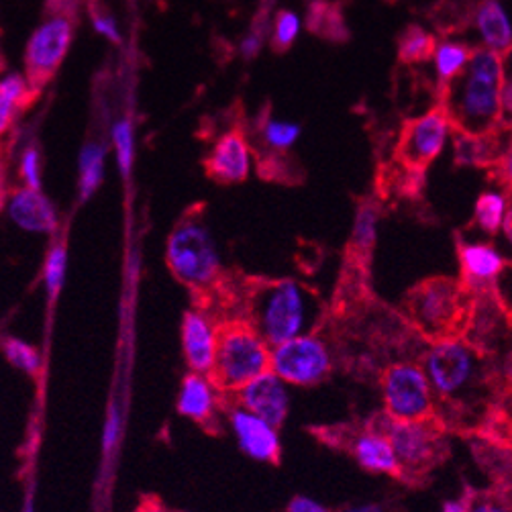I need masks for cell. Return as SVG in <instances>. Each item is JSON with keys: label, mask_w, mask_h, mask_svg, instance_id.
<instances>
[{"label": "cell", "mask_w": 512, "mask_h": 512, "mask_svg": "<svg viewBox=\"0 0 512 512\" xmlns=\"http://www.w3.org/2000/svg\"><path fill=\"white\" fill-rule=\"evenodd\" d=\"M423 368L435 396L453 415L474 417V431L480 429L508 382L504 364L494 362V353L482 351L466 339L433 343L425 353Z\"/></svg>", "instance_id": "1"}, {"label": "cell", "mask_w": 512, "mask_h": 512, "mask_svg": "<svg viewBox=\"0 0 512 512\" xmlns=\"http://www.w3.org/2000/svg\"><path fill=\"white\" fill-rule=\"evenodd\" d=\"M504 82L502 56L486 47H474L464 74L441 86V107L447 111L453 131L484 135L500 129Z\"/></svg>", "instance_id": "2"}, {"label": "cell", "mask_w": 512, "mask_h": 512, "mask_svg": "<svg viewBox=\"0 0 512 512\" xmlns=\"http://www.w3.org/2000/svg\"><path fill=\"white\" fill-rule=\"evenodd\" d=\"M408 317L433 343L466 339L474 313L476 294L453 278H429L417 284L406 296Z\"/></svg>", "instance_id": "3"}, {"label": "cell", "mask_w": 512, "mask_h": 512, "mask_svg": "<svg viewBox=\"0 0 512 512\" xmlns=\"http://www.w3.org/2000/svg\"><path fill=\"white\" fill-rule=\"evenodd\" d=\"M319 321V300L296 280H276L258 286L251 296V327L272 347L311 335Z\"/></svg>", "instance_id": "4"}, {"label": "cell", "mask_w": 512, "mask_h": 512, "mask_svg": "<svg viewBox=\"0 0 512 512\" xmlns=\"http://www.w3.org/2000/svg\"><path fill=\"white\" fill-rule=\"evenodd\" d=\"M272 345L249 323L221 327L215 368V384L229 392L243 390L249 382L272 370Z\"/></svg>", "instance_id": "5"}, {"label": "cell", "mask_w": 512, "mask_h": 512, "mask_svg": "<svg viewBox=\"0 0 512 512\" xmlns=\"http://www.w3.org/2000/svg\"><path fill=\"white\" fill-rule=\"evenodd\" d=\"M168 264L174 276L190 288H209L221 274V260L211 231L198 219L184 221L168 241Z\"/></svg>", "instance_id": "6"}, {"label": "cell", "mask_w": 512, "mask_h": 512, "mask_svg": "<svg viewBox=\"0 0 512 512\" xmlns=\"http://www.w3.org/2000/svg\"><path fill=\"white\" fill-rule=\"evenodd\" d=\"M382 398L386 415L394 421L435 419V392L423 366L398 362L382 374Z\"/></svg>", "instance_id": "7"}, {"label": "cell", "mask_w": 512, "mask_h": 512, "mask_svg": "<svg viewBox=\"0 0 512 512\" xmlns=\"http://www.w3.org/2000/svg\"><path fill=\"white\" fill-rule=\"evenodd\" d=\"M382 431L396 451L402 472L413 476H421L435 468L447 453L443 429L437 425V419L394 421L386 415Z\"/></svg>", "instance_id": "8"}, {"label": "cell", "mask_w": 512, "mask_h": 512, "mask_svg": "<svg viewBox=\"0 0 512 512\" xmlns=\"http://www.w3.org/2000/svg\"><path fill=\"white\" fill-rule=\"evenodd\" d=\"M327 343L317 335H302L272 349V372L288 386H315L331 372Z\"/></svg>", "instance_id": "9"}, {"label": "cell", "mask_w": 512, "mask_h": 512, "mask_svg": "<svg viewBox=\"0 0 512 512\" xmlns=\"http://www.w3.org/2000/svg\"><path fill=\"white\" fill-rule=\"evenodd\" d=\"M451 129V119L441 105L417 119L406 121L396 145L398 160L408 170L425 172L443 151Z\"/></svg>", "instance_id": "10"}, {"label": "cell", "mask_w": 512, "mask_h": 512, "mask_svg": "<svg viewBox=\"0 0 512 512\" xmlns=\"http://www.w3.org/2000/svg\"><path fill=\"white\" fill-rule=\"evenodd\" d=\"M72 41V23L64 15L45 21L29 39L25 64L33 88L45 84L64 62Z\"/></svg>", "instance_id": "11"}, {"label": "cell", "mask_w": 512, "mask_h": 512, "mask_svg": "<svg viewBox=\"0 0 512 512\" xmlns=\"http://www.w3.org/2000/svg\"><path fill=\"white\" fill-rule=\"evenodd\" d=\"M457 258L462 268V282L474 294L496 290L502 274L510 266L494 245L478 241H459Z\"/></svg>", "instance_id": "12"}, {"label": "cell", "mask_w": 512, "mask_h": 512, "mask_svg": "<svg viewBox=\"0 0 512 512\" xmlns=\"http://www.w3.org/2000/svg\"><path fill=\"white\" fill-rule=\"evenodd\" d=\"M512 147V129L500 127L484 135L453 131V160L457 168L496 170Z\"/></svg>", "instance_id": "13"}, {"label": "cell", "mask_w": 512, "mask_h": 512, "mask_svg": "<svg viewBox=\"0 0 512 512\" xmlns=\"http://www.w3.org/2000/svg\"><path fill=\"white\" fill-rule=\"evenodd\" d=\"M229 425L239 449L247 457L266 464L276 462L280 455V433L276 425L249 413L243 406L233 408L229 415Z\"/></svg>", "instance_id": "14"}, {"label": "cell", "mask_w": 512, "mask_h": 512, "mask_svg": "<svg viewBox=\"0 0 512 512\" xmlns=\"http://www.w3.org/2000/svg\"><path fill=\"white\" fill-rule=\"evenodd\" d=\"M239 394V406L249 413L262 417L264 421L280 427L290 411L288 384L276 376L272 370L249 382Z\"/></svg>", "instance_id": "15"}, {"label": "cell", "mask_w": 512, "mask_h": 512, "mask_svg": "<svg viewBox=\"0 0 512 512\" xmlns=\"http://www.w3.org/2000/svg\"><path fill=\"white\" fill-rule=\"evenodd\" d=\"M221 329L215 327L211 317L198 311L186 313L182 321V347L192 372L211 374L217 360Z\"/></svg>", "instance_id": "16"}, {"label": "cell", "mask_w": 512, "mask_h": 512, "mask_svg": "<svg viewBox=\"0 0 512 512\" xmlns=\"http://www.w3.org/2000/svg\"><path fill=\"white\" fill-rule=\"evenodd\" d=\"M472 27L480 45L504 56L512 45V0H480L472 11Z\"/></svg>", "instance_id": "17"}, {"label": "cell", "mask_w": 512, "mask_h": 512, "mask_svg": "<svg viewBox=\"0 0 512 512\" xmlns=\"http://www.w3.org/2000/svg\"><path fill=\"white\" fill-rule=\"evenodd\" d=\"M209 174L223 184H237L249 176L251 170V147L243 133L229 131L209 153Z\"/></svg>", "instance_id": "18"}, {"label": "cell", "mask_w": 512, "mask_h": 512, "mask_svg": "<svg viewBox=\"0 0 512 512\" xmlns=\"http://www.w3.org/2000/svg\"><path fill=\"white\" fill-rule=\"evenodd\" d=\"M9 215L15 225L31 233H54L58 229V213L39 190L17 188L9 198Z\"/></svg>", "instance_id": "19"}, {"label": "cell", "mask_w": 512, "mask_h": 512, "mask_svg": "<svg viewBox=\"0 0 512 512\" xmlns=\"http://www.w3.org/2000/svg\"><path fill=\"white\" fill-rule=\"evenodd\" d=\"M353 457L364 470L374 474L396 476L402 472L396 451L382 429H368L357 435L351 445Z\"/></svg>", "instance_id": "20"}, {"label": "cell", "mask_w": 512, "mask_h": 512, "mask_svg": "<svg viewBox=\"0 0 512 512\" xmlns=\"http://www.w3.org/2000/svg\"><path fill=\"white\" fill-rule=\"evenodd\" d=\"M217 384L213 376L192 372L184 378L178 394V411L182 417L192 419L196 423L209 421L215 415L219 402Z\"/></svg>", "instance_id": "21"}, {"label": "cell", "mask_w": 512, "mask_h": 512, "mask_svg": "<svg viewBox=\"0 0 512 512\" xmlns=\"http://www.w3.org/2000/svg\"><path fill=\"white\" fill-rule=\"evenodd\" d=\"M474 56V47L462 41H443L435 49V70L439 76L441 86L449 84L457 76H462L464 70L468 68L470 60Z\"/></svg>", "instance_id": "22"}, {"label": "cell", "mask_w": 512, "mask_h": 512, "mask_svg": "<svg viewBox=\"0 0 512 512\" xmlns=\"http://www.w3.org/2000/svg\"><path fill=\"white\" fill-rule=\"evenodd\" d=\"M105 156H107V149L100 143H88L82 149L80 160H78L80 200H88L100 186L102 176H105Z\"/></svg>", "instance_id": "23"}, {"label": "cell", "mask_w": 512, "mask_h": 512, "mask_svg": "<svg viewBox=\"0 0 512 512\" xmlns=\"http://www.w3.org/2000/svg\"><path fill=\"white\" fill-rule=\"evenodd\" d=\"M435 49V37L419 25H411L402 33V39L398 43V56L404 64H419L433 58Z\"/></svg>", "instance_id": "24"}, {"label": "cell", "mask_w": 512, "mask_h": 512, "mask_svg": "<svg viewBox=\"0 0 512 512\" xmlns=\"http://www.w3.org/2000/svg\"><path fill=\"white\" fill-rule=\"evenodd\" d=\"M508 211V196L504 192H484L474 211V223L488 235H498Z\"/></svg>", "instance_id": "25"}, {"label": "cell", "mask_w": 512, "mask_h": 512, "mask_svg": "<svg viewBox=\"0 0 512 512\" xmlns=\"http://www.w3.org/2000/svg\"><path fill=\"white\" fill-rule=\"evenodd\" d=\"M29 88H33L31 82L17 74L7 76L0 84V123H3V129L9 127L15 113L23 107V102L29 96Z\"/></svg>", "instance_id": "26"}, {"label": "cell", "mask_w": 512, "mask_h": 512, "mask_svg": "<svg viewBox=\"0 0 512 512\" xmlns=\"http://www.w3.org/2000/svg\"><path fill=\"white\" fill-rule=\"evenodd\" d=\"M376 231H378V211L372 207V204H362L353 223V235H351L353 249L357 253H370L376 243Z\"/></svg>", "instance_id": "27"}, {"label": "cell", "mask_w": 512, "mask_h": 512, "mask_svg": "<svg viewBox=\"0 0 512 512\" xmlns=\"http://www.w3.org/2000/svg\"><path fill=\"white\" fill-rule=\"evenodd\" d=\"M66 268H68V251L64 245H56L49 251L47 260H45V270H43L45 288L51 298H56L58 292L64 288Z\"/></svg>", "instance_id": "28"}, {"label": "cell", "mask_w": 512, "mask_h": 512, "mask_svg": "<svg viewBox=\"0 0 512 512\" xmlns=\"http://www.w3.org/2000/svg\"><path fill=\"white\" fill-rule=\"evenodd\" d=\"M5 355H7V360L15 368H19L21 372L31 374V376L39 372L41 357H39V353L35 351L33 345H29L21 339H7L5 341Z\"/></svg>", "instance_id": "29"}, {"label": "cell", "mask_w": 512, "mask_h": 512, "mask_svg": "<svg viewBox=\"0 0 512 512\" xmlns=\"http://www.w3.org/2000/svg\"><path fill=\"white\" fill-rule=\"evenodd\" d=\"M113 143L117 151V164L123 174L131 172L133 156H135V137L129 121H119L113 125Z\"/></svg>", "instance_id": "30"}, {"label": "cell", "mask_w": 512, "mask_h": 512, "mask_svg": "<svg viewBox=\"0 0 512 512\" xmlns=\"http://www.w3.org/2000/svg\"><path fill=\"white\" fill-rule=\"evenodd\" d=\"M262 135H264V141L272 147V149H276V151H286V149H290L296 141H298V137H300V125H296V123H290V121H268L266 125H264V131H262Z\"/></svg>", "instance_id": "31"}, {"label": "cell", "mask_w": 512, "mask_h": 512, "mask_svg": "<svg viewBox=\"0 0 512 512\" xmlns=\"http://www.w3.org/2000/svg\"><path fill=\"white\" fill-rule=\"evenodd\" d=\"M298 33H300V19H298V15L292 13V11L278 13L276 23H274L272 43L278 49H288L296 41Z\"/></svg>", "instance_id": "32"}, {"label": "cell", "mask_w": 512, "mask_h": 512, "mask_svg": "<svg viewBox=\"0 0 512 512\" xmlns=\"http://www.w3.org/2000/svg\"><path fill=\"white\" fill-rule=\"evenodd\" d=\"M470 512H512V492L494 490L474 496Z\"/></svg>", "instance_id": "33"}, {"label": "cell", "mask_w": 512, "mask_h": 512, "mask_svg": "<svg viewBox=\"0 0 512 512\" xmlns=\"http://www.w3.org/2000/svg\"><path fill=\"white\" fill-rule=\"evenodd\" d=\"M39 168H41L39 151L35 147L25 149L23 158H21V176H23L27 188H35V190L41 188V172H39Z\"/></svg>", "instance_id": "34"}, {"label": "cell", "mask_w": 512, "mask_h": 512, "mask_svg": "<svg viewBox=\"0 0 512 512\" xmlns=\"http://www.w3.org/2000/svg\"><path fill=\"white\" fill-rule=\"evenodd\" d=\"M121 427H123V419H121V408L119 404H111L109 415L105 421V427H102V447L107 451L113 449L121 437Z\"/></svg>", "instance_id": "35"}, {"label": "cell", "mask_w": 512, "mask_h": 512, "mask_svg": "<svg viewBox=\"0 0 512 512\" xmlns=\"http://www.w3.org/2000/svg\"><path fill=\"white\" fill-rule=\"evenodd\" d=\"M286 512H331L329 506H325L323 502L311 498V496H294L288 506Z\"/></svg>", "instance_id": "36"}, {"label": "cell", "mask_w": 512, "mask_h": 512, "mask_svg": "<svg viewBox=\"0 0 512 512\" xmlns=\"http://www.w3.org/2000/svg\"><path fill=\"white\" fill-rule=\"evenodd\" d=\"M490 174H492V178H494L500 186H504L506 192L512 194V147L508 149V153L504 156V160L498 164V168L492 170Z\"/></svg>", "instance_id": "37"}, {"label": "cell", "mask_w": 512, "mask_h": 512, "mask_svg": "<svg viewBox=\"0 0 512 512\" xmlns=\"http://www.w3.org/2000/svg\"><path fill=\"white\" fill-rule=\"evenodd\" d=\"M92 23H94V29L100 33V35H105V37H109L111 41H121V33H119V27H117V23H115V19L113 17H107V15H96L94 19H92Z\"/></svg>", "instance_id": "38"}, {"label": "cell", "mask_w": 512, "mask_h": 512, "mask_svg": "<svg viewBox=\"0 0 512 512\" xmlns=\"http://www.w3.org/2000/svg\"><path fill=\"white\" fill-rule=\"evenodd\" d=\"M502 127L512 129V80L506 78L502 86Z\"/></svg>", "instance_id": "39"}, {"label": "cell", "mask_w": 512, "mask_h": 512, "mask_svg": "<svg viewBox=\"0 0 512 512\" xmlns=\"http://www.w3.org/2000/svg\"><path fill=\"white\" fill-rule=\"evenodd\" d=\"M472 502H474L472 492H466L462 498L445 500L443 506H441V512H470L472 510Z\"/></svg>", "instance_id": "40"}, {"label": "cell", "mask_w": 512, "mask_h": 512, "mask_svg": "<svg viewBox=\"0 0 512 512\" xmlns=\"http://www.w3.org/2000/svg\"><path fill=\"white\" fill-rule=\"evenodd\" d=\"M260 45H262V37H260V35H249V37H247V39L241 43V51H243V56H245V58H251V56H255V54H258Z\"/></svg>", "instance_id": "41"}, {"label": "cell", "mask_w": 512, "mask_h": 512, "mask_svg": "<svg viewBox=\"0 0 512 512\" xmlns=\"http://www.w3.org/2000/svg\"><path fill=\"white\" fill-rule=\"evenodd\" d=\"M341 512H386V510L380 504H376V502H362V504L347 506Z\"/></svg>", "instance_id": "42"}, {"label": "cell", "mask_w": 512, "mask_h": 512, "mask_svg": "<svg viewBox=\"0 0 512 512\" xmlns=\"http://www.w3.org/2000/svg\"><path fill=\"white\" fill-rule=\"evenodd\" d=\"M502 233L508 239V243L512 245V204H510L508 211H506V217H504V223H502Z\"/></svg>", "instance_id": "43"}, {"label": "cell", "mask_w": 512, "mask_h": 512, "mask_svg": "<svg viewBox=\"0 0 512 512\" xmlns=\"http://www.w3.org/2000/svg\"><path fill=\"white\" fill-rule=\"evenodd\" d=\"M502 62H504L506 78H510V80H512V45L506 49V54L502 56Z\"/></svg>", "instance_id": "44"}, {"label": "cell", "mask_w": 512, "mask_h": 512, "mask_svg": "<svg viewBox=\"0 0 512 512\" xmlns=\"http://www.w3.org/2000/svg\"><path fill=\"white\" fill-rule=\"evenodd\" d=\"M137 512H160V510H158V508H151V506L145 504V506H141Z\"/></svg>", "instance_id": "45"}, {"label": "cell", "mask_w": 512, "mask_h": 512, "mask_svg": "<svg viewBox=\"0 0 512 512\" xmlns=\"http://www.w3.org/2000/svg\"><path fill=\"white\" fill-rule=\"evenodd\" d=\"M508 333H510V341H512V311H508Z\"/></svg>", "instance_id": "46"}, {"label": "cell", "mask_w": 512, "mask_h": 512, "mask_svg": "<svg viewBox=\"0 0 512 512\" xmlns=\"http://www.w3.org/2000/svg\"><path fill=\"white\" fill-rule=\"evenodd\" d=\"M25 512H33V504L31 502L25 506Z\"/></svg>", "instance_id": "47"}, {"label": "cell", "mask_w": 512, "mask_h": 512, "mask_svg": "<svg viewBox=\"0 0 512 512\" xmlns=\"http://www.w3.org/2000/svg\"><path fill=\"white\" fill-rule=\"evenodd\" d=\"M164 512H186V510H164Z\"/></svg>", "instance_id": "48"}]
</instances>
